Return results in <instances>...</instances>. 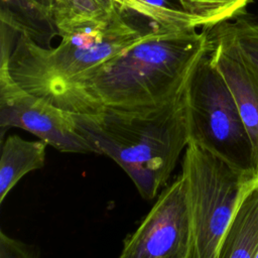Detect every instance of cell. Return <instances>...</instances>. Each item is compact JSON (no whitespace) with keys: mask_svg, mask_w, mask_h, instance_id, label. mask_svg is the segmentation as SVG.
<instances>
[{"mask_svg":"<svg viewBox=\"0 0 258 258\" xmlns=\"http://www.w3.org/2000/svg\"><path fill=\"white\" fill-rule=\"evenodd\" d=\"M208 53L185 90L188 143L238 168L255 171L251 141L235 99Z\"/></svg>","mask_w":258,"mask_h":258,"instance_id":"obj_5","label":"cell"},{"mask_svg":"<svg viewBox=\"0 0 258 258\" xmlns=\"http://www.w3.org/2000/svg\"><path fill=\"white\" fill-rule=\"evenodd\" d=\"M186 87L175 100L148 113H73L79 130L95 153L113 159L145 200L155 198L166 184L188 145Z\"/></svg>","mask_w":258,"mask_h":258,"instance_id":"obj_3","label":"cell"},{"mask_svg":"<svg viewBox=\"0 0 258 258\" xmlns=\"http://www.w3.org/2000/svg\"><path fill=\"white\" fill-rule=\"evenodd\" d=\"M11 128L28 131L61 152L95 153L73 113L24 91L0 66V141Z\"/></svg>","mask_w":258,"mask_h":258,"instance_id":"obj_6","label":"cell"},{"mask_svg":"<svg viewBox=\"0 0 258 258\" xmlns=\"http://www.w3.org/2000/svg\"><path fill=\"white\" fill-rule=\"evenodd\" d=\"M209 47L207 29L156 28L88 77L63 110L76 115L157 110L181 95Z\"/></svg>","mask_w":258,"mask_h":258,"instance_id":"obj_1","label":"cell"},{"mask_svg":"<svg viewBox=\"0 0 258 258\" xmlns=\"http://www.w3.org/2000/svg\"><path fill=\"white\" fill-rule=\"evenodd\" d=\"M190 238L186 185L182 175L166 186L118 258H187Z\"/></svg>","mask_w":258,"mask_h":258,"instance_id":"obj_7","label":"cell"},{"mask_svg":"<svg viewBox=\"0 0 258 258\" xmlns=\"http://www.w3.org/2000/svg\"><path fill=\"white\" fill-rule=\"evenodd\" d=\"M258 251V181L242 198L218 258H255Z\"/></svg>","mask_w":258,"mask_h":258,"instance_id":"obj_11","label":"cell"},{"mask_svg":"<svg viewBox=\"0 0 258 258\" xmlns=\"http://www.w3.org/2000/svg\"><path fill=\"white\" fill-rule=\"evenodd\" d=\"M120 7L112 0H54L53 15L58 35L107 24Z\"/></svg>","mask_w":258,"mask_h":258,"instance_id":"obj_12","label":"cell"},{"mask_svg":"<svg viewBox=\"0 0 258 258\" xmlns=\"http://www.w3.org/2000/svg\"><path fill=\"white\" fill-rule=\"evenodd\" d=\"M187 191L190 238L187 258H218L223 239L258 173L238 168L188 143L181 163Z\"/></svg>","mask_w":258,"mask_h":258,"instance_id":"obj_4","label":"cell"},{"mask_svg":"<svg viewBox=\"0 0 258 258\" xmlns=\"http://www.w3.org/2000/svg\"><path fill=\"white\" fill-rule=\"evenodd\" d=\"M39 249L35 245L24 243L0 231V258H39Z\"/></svg>","mask_w":258,"mask_h":258,"instance_id":"obj_16","label":"cell"},{"mask_svg":"<svg viewBox=\"0 0 258 258\" xmlns=\"http://www.w3.org/2000/svg\"><path fill=\"white\" fill-rule=\"evenodd\" d=\"M133 12L121 6L107 24L62 35L54 47L25 34H17L11 47L10 36L2 33L0 66L24 91L63 109L88 77L160 28H142L130 16Z\"/></svg>","mask_w":258,"mask_h":258,"instance_id":"obj_2","label":"cell"},{"mask_svg":"<svg viewBox=\"0 0 258 258\" xmlns=\"http://www.w3.org/2000/svg\"><path fill=\"white\" fill-rule=\"evenodd\" d=\"M53 8L54 0H1V25L43 45L58 35Z\"/></svg>","mask_w":258,"mask_h":258,"instance_id":"obj_9","label":"cell"},{"mask_svg":"<svg viewBox=\"0 0 258 258\" xmlns=\"http://www.w3.org/2000/svg\"><path fill=\"white\" fill-rule=\"evenodd\" d=\"M118 4H120L121 6L129 9V10H132L134 12H136L137 14L141 15L143 18L145 19H149V13L147 11V9L140 3L138 2L137 0H112Z\"/></svg>","mask_w":258,"mask_h":258,"instance_id":"obj_17","label":"cell"},{"mask_svg":"<svg viewBox=\"0 0 258 258\" xmlns=\"http://www.w3.org/2000/svg\"><path fill=\"white\" fill-rule=\"evenodd\" d=\"M209 58L228 85L252 145L258 173V70L245 57L232 37L217 24L207 28Z\"/></svg>","mask_w":258,"mask_h":258,"instance_id":"obj_8","label":"cell"},{"mask_svg":"<svg viewBox=\"0 0 258 258\" xmlns=\"http://www.w3.org/2000/svg\"><path fill=\"white\" fill-rule=\"evenodd\" d=\"M236 42L245 57L258 70V10L219 23Z\"/></svg>","mask_w":258,"mask_h":258,"instance_id":"obj_14","label":"cell"},{"mask_svg":"<svg viewBox=\"0 0 258 258\" xmlns=\"http://www.w3.org/2000/svg\"><path fill=\"white\" fill-rule=\"evenodd\" d=\"M46 143L25 140L11 134L1 141L0 204L28 172L40 169L45 161Z\"/></svg>","mask_w":258,"mask_h":258,"instance_id":"obj_10","label":"cell"},{"mask_svg":"<svg viewBox=\"0 0 258 258\" xmlns=\"http://www.w3.org/2000/svg\"><path fill=\"white\" fill-rule=\"evenodd\" d=\"M196 28L207 29L234 19L246 11L253 0H178Z\"/></svg>","mask_w":258,"mask_h":258,"instance_id":"obj_13","label":"cell"},{"mask_svg":"<svg viewBox=\"0 0 258 258\" xmlns=\"http://www.w3.org/2000/svg\"><path fill=\"white\" fill-rule=\"evenodd\" d=\"M148 11L150 22L168 30L196 28L178 0H137Z\"/></svg>","mask_w":258,"mask_h":258,"instance_id":"obj_15","label":"cell"}]
</instances>
